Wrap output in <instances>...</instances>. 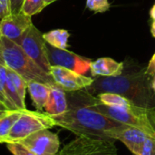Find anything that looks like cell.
<instances>
[{
    "instance_id": "6da1fadb",
    "label": "cell",
    "mask_w": 155,
    "mask_h": 155,
    "mask_svg": "<svg viewBox=\"0 0 155 155\" xmlns=\"http://www.w3.org/2000/svg\"><path fill=\"white\" fill-rule=\"evenodd\" d=\"M69 94L67 111L61 115L52 117L55 126L68 130L77 136L113 141L111 139L113 131L123 124L110 119L94 109L91 105L94 96L88 92L80 90L69 92Z\"/></svg>"
},
{
    "instance_id": "7a4b0ae2",
    "label": "cell",
    "mask_w": 155,
    "mask_h": 155,
    "mask_svg": "<svg viewBox=\"0 0 155 155\" xmlns=\"http://www.w3.org/2000/svg\"><path fill=\"white\" fill-rule=\"evenodd\" d=\"M150 75L145 69L134 73H124L117 76H97L85 91L90 94L112 93L120 94L134 104L142 107L155 106V94Z\"/></svg>"
},
{
    "instance_id": "3957f363",
    "label": "cell",
    "mask_w": 155,
    "mask_h": 155,
    "mask_svg": "<svg viewBox=\"0 0 155 155\" xmlns=\"http://www.w3.org/2000/svg\"><path fill=\"white\" fill-rule=\"evenodd\" d=\"M1 55L4 65L21 75L27 83L36 81L50 86L56 85L50 74L36 64L22 49L11 40L1 36Z\"/></svg>"
},
{
    "instance_id": "277c9868",
    "label": "cell",
    "mask_w": 155,
    "mask_h": 155,
    "mask_svg": "<svg viewBox=\"0 0 155 155\" xmlns=\"http://www.w3.org/2000/svg\"><path fill=\"white\" fill-rule=\"evenodd\" d=\"M91 105L101 114L120 124L134 127L155 140V106L142 107L131 103L127 107H110L94 97Z\"/></svg>"
},
{
    "instance_id": "5b68a950",
    "label": "cell",
    "mask_w": 155,
    "mask_h": 155,
    "mask_svg": "<svg viewBox=\"0 0 155 155\" xmlns=\"http://www.w3.org/2000/svg\"><path fill=\"white\" fill-rule=\"evenodd\" d=\"M55 126L53 118L45 113L22 110L18 119L14 124L9 134L4 139L5 143H19L30 134L41 130Z\"/></svg>"
},
{
    "instance_id": "8992f818",
    "label": "cell",
    "mask_w": 155,
    "mask_h": 155,
    "mask_svg": "<svg viewBox=\"0 0 155 155\" xmlns=\"http://www.w3.org/2000/svg\"><path fill=\"white\" fill-rule=\"evenodd\" d=\"M57 155H117V149L110 140L78 136L65 144Z\"/></svg>"
},
{
    "instance_id": "52a82bcc",
    "label": "cell",
    "mask_w": 155,
    "mask_h": 155,
    "mask_svg": "<svg viewBox=\"0 0 155 155\" xmlns=\"http://www.w3.org/2000/svg\"><path fill=\"white\" fill-rule=\"evenodd\" d=\"M19 45L36 64L49 74L51 65L47 57L45 41L43 34L34 25L24 34Z\"/></svg>"
},
{
    "instance_id": "ba28073f",
    "label": "cell",
    "mask_w": 155,
    "mask_h": 155,
    "mask_svg": "<svg viewBox=\"0 0 155 155\" xmlns=\"http://www.w3.org/2000/svg\"><path fill=\"white\" fill-rule=\"evenodd\" d=\"M48 61L51 66H60L80 74H85L90 71L92 61L88 58L78 55L66 49H58L45 43Z\"/></svg>"
},
{
    "instance_id": "9c48e42d",
    "label": "cell",
    "mask_w": 155,
    "mask_h": 155,
    "mask_svg": "<svg viewBox=\"0 0 155 155\" xmlns=\"http://www.w3.org/2000/svg\"><path fill=\"white\" fill-rule=\"evenodd\" d=\"M35 155H57L60 149V140L56 134L49 129L38 131L19 142Z\"/></svg>"
},
{
    "instance_id": "30bf717a",
    "label": "cell",
    "mask_w": 155,
    "mask_h": 155,
    "mask_svg": "<svg viewBox=\"0 0 155 155\" xmlns=\"http://www.w3.org/2000/svg\"><path fill=\"white\" fill-rule=\"evenodd\" d=\"M49 74L55 84L67 93L86 89L94 81L91 77L60 66H51Z\"/></svg>"
},
{
    "instance_id": "8fae6325",
    "label": "cell",
    "mask_w": 155,
    "mask_h": 155,
    "mask_svg": "<svg viewBox=\"0 0 155 155\" xmlns=\"http://www.w3.org/2000/svg\"><path fill=\"white\" fill-rule=\"evenodd\" d=\"M32 25L31 16L22 12L10 13L0 20V35L19 45L22 36Z\"/></svg>"
},
{
    "instance_id": "7c38bea8",
    "label": "cell",
    "mask_w": 155,
    "mask_h": 155,
    "mask_svg": "<svg viewBox=\"0 0 155 155\" xmlns=\"http://www.w3.org/2000/svg\"><path fill=\"white\" fill-rule=\"evenodd\" d=\"M148 137L149 136L142 131L125 124H122L117 127L111 134V139L113 141L117 140L122 142L134 155L140 154L141 150Z\"/></svg>"
},
{
    "instance_id": "4fadbf2b",
    "label": "cell",
    "mask_w": 155,
    "mask_h": 155,
    "mask_svg": "<svg viewBox=\"0 0 155 155\" xmlns=\"http://www.w3.org/2000/svg\"><path fill=\"white\" fill-rule=\"evenodd\" d=\"M45 112L51 117L58 116L65 113L68 109V100L66 92L58 85L50 86L49 96L45 105Z\"/></svg>"
},
{
    "instance_id": "5bb4252c",
    "label": "cell",
    "mask_w": 155,
    "mask_h": 155,
    "mask_svg": "<svg viewBox=\"0 0 155 155\" xmlns=\"http://www.w3.org/2000/svg\"><path fill=\"white\" fill-rule=\"evenodd\" d=\"M124 63H118L110 57H101L91 63L90 72L93 76H117L123 74Z\"/></svg>"
},
{
    "instance_id": "9a60e30c",
    "label": "cell",
    "mask_w": 155,
    "mask_h": 155,
    "mask_svg": "<svg viewBox=\"0 0 155 155\" xmlns=\"http://www.w3.org/2000/svg\"><path fill=\"white\" fill-rule=\"evenodd\" d=\"M27 91L35 108L39 112L44 110L49 96L50 85L36 81H30L27 83Z\"/></svg>"
},
{
    "instance_id": "2e32d148",
    "label": "cell",
    "mask_w": 155,
    "mask_h": 155,
    "mask_svg": "<svg viewBox=\"0 0 155 155\" xmlns=\"http://www.w3.org/2000/svg\"><path fill=\"white\" fill-rule=\"evenodd\" d=\"M70 34L65 29H54L43 34L45 43L58 49H66Z\"/></svg>"
},
{
    "instance_id": "e0dca14e",
    "label": "cell",
    "mask_w": 155,
    "mask_h": 155,
    "mask_svg": "<svg viewBox=\"0 0 155 155\" xmlns=\"http://www.w3.org/2000/svg\"><path fill=\"white\" fill-rule=\"evenodd\" d=\"M99 103L110 107H116V108H124L127 107L132 102L129 101L127 98L112 93H102L97 94L96 96Z\"/></svg>"
},
{
    "instance_id": "ac0fdd59",
    "label": "cell",
    "mask_w": 155,
    "mask_h": 155,
    "mask_svg": "<svg viewBox=\"0 0 155 155\" xmlns=\"http://www.w3.org/2000/svg\"><path fill=\"white\" fill-rule=\"evenodd\" d=\"M22 110L15 111H8L5 115L0 118V140L2 143H4V139L9 134L14 124L18 119Z\"/></svg>"
},
{
    "instance_id": "d6986e66",
    "label": "cell",
    "mask_w": 155,
    "mask_h": 155,
    "mask_svg": "<svg viewBox=\"0 0 155 155\" xmlns=\"http://www.w3.org/2000/svg\"><path fill=\"white\" fill-rule=\"evenodd\" d=\"M6 72H7V75L9 76L13 85L15 86V90L17 91L20 98L22 99L23 102H25V94H26V90H27V82L17 73L14 72L13 70H11L7 67H6Z\"/></svg>"
},
{
    "instance_id": "ffe728a7",
    "label": "cell",
    "mask_w": 155,
    "mask_h": 155,
    "mask_svg": "<svg viewBox=\"0 0 155 155\" xmlns=\"http://www.w3.org/2000/svg\"><path fill=\"white\" fill-rule=\"evenodd\" d=\"M45 6L44 0H24L21 12L32 17L33 15L39 14Z\"/></svg>"
},
{
    "instance_id": "44dd1931",
    "label": "cell",
    "mask_w": 155,
    "mask_h": 155,
    "mask_svg": "<svg viewBox=\"0 0 155 155\" xmlns=\"http://www.w3.org/2000/svg\"><path fill=\"white\" fill-rule=\"evenodd\" d=\"M86 7L95 13H104L110 8L108 0H86Z\"/></svg>"
},
{
    "instance_id": "7402d4cb",
    "label": "cell",
    "mask_w": 155,
    "mask_h": 155,
    "mask_svg": "<svg viewBox=\"0 0 155 155\" xmlns=\"http://www.w3.org/2000/svg\"><path fill=\"white\" fill-rule=\"evenodd\" d=\"M8 151L13 155H35L19 143H6Z\"/></svg>"
},
{
    "instance_id": "603a6c76",
    "label": "cell",
    "mask_w": 155,
    "mask_h": 155,
    "mask_svg": "<svg viewBox=\"0 0 155 155\" xmlns=\"http://www.w3.org/2000/svg\"><path fill=\"white\" fill-rule=\"evenodd\" d=\"M139 155H155V140L148 137Z\"/></svg>"
},
{
    "instance_id": "cb8c5ba5",
    "label": "cell",
    "mask_w": 155,
    "mask_h": 155,
    "mask_svg": "<svg viewBox=\"0 0 155 155\" xmlns=\"http://www.w3.org/2000/svg\"><path fill=\"white\" fill-rule=\"evenodd\" d=\"M10 13V0H0V20Z\"/></svg>"
},
{
    "instance_id": "d4e9b609",
    "label": "cell",
    "mask_w": 155,
    "mask_h": 155,
    "mask_svg": "<svg viewBox=\"0 0 155 155\" xmlns=\"http://www.w3.org/2000/svg\"><path fill=\"white\" fill-rule=\"evenodd\" d=\"M24 0H10V10L12 14L21 12V7Z\"/></svg>"
},
{
    "instance_id": "484cf974",
    "label": "cell",
    "mask_w": 155,
    "mask_h": 155,
    "mask_svg": "<svg viewBox=\"0 0 155 155\" xmlns=\"http://www.w3.org/2000/svg\"><path fill=\"white\" fill-rule=\"evenodd\" d=\"M145 73L150 76H153V74H155V53L153 57L151 58L147 67L145 68Z\"/></svg>"
},
{
    "instance_id": "4316f807",
    "label": "cell",
    "mask_w": 155,
    "mask_h": 155,
    "mask_svg": "<svg viewBox=\"0 0 155 155\" xmlns=\"http://www.w3.org/2000/svg\"><path fill=\"white\" fill-rule=\"evenodd\" d=\"M150 15L153 18V20H155V4L153 5V6L152 7L151 11H150Z\"/></svg>"
},
{
    "instance_id": "83f0119b",
    "label": "cell",
    "mask_w": 155,
    "mask_h": 155,
    "mask_svg": "<svg viewBox=\"0 0 155 155\" xmlns=\"http://www.w3.org/2000/svg\"><path fill=\"white\" fill-rule=\"evenodd\" d=\"M151 33L153 35V36L155 37V20H153V24H152V26H151Z\"/></svg>"
},
{
    "instance_id": "f1b7e54d",
    "label": "cell",
    "mask_w": 155,
    "mask_h": 155,
    "mask_svg": "<svg viewBox=\"0 0 155 155\" xmlns=\"http://www.w3.org/2000/svg\"><path fill=\"white\" fill-rule=\"evenodd\" d=\"M152 87H153V90L155 94V74L153 75V80H152Z\"/></svg>"
},
{
    "instance_id": "f546056e",
    "label": "cell",
    "mask_w": 155,
    "mask_h": 155,
    "mask_svg": "<svg viewBox=\"0 0 155 155\" xmlns=\"http://www.w3.org/2000/svg\"><path fill=\"white\" fill-rule=\"evenodd\" d=\"M56 0H44V3H45V5L47 6L48 5H50V4H52V3H54V2H55Z\"/></svg>"
},
{
    "instance_id": "4dcf8cb0",
    "label": "cell",
    "mask_w": 155,
    "mask_h": 155,
    "mask_svg": "<svg viewBox=\"0 0 155 155\" xmlns=\"http://www.w3.org/2000/svg\"><path fill=\"white\" fill-rule=\"evenodd\" d=\"M0 111H9V110L0 102Z\"/></svg>"
},
{
    "instance_id": "1f68e13d",
    "label": "cell",
    "mask_w": 155,
    "mask_h": 155,
    "mask_svg": "<svg viewBox=\"0 0 155 155\" xmlns=\"http://www.w3.org/2000/svg\"><path fill=\"white\" fill-rule=\"evenodd\" d=\"M0 39H1V35H0ZM0 65H4V61H3L2 55H1V41H0Z\"/></svg>"
},
{
    "instance_id": "d6a6232c",
    "label": "cell",
    "mask_w": 155,
    "mask_h": 155,
    "mask_svg": "<svg viewBox=\"0 0 155 155\" xmlns=\"http://www.w3.org/2000/svg\"><path fill=\"white\" fill-rule=\"evenodd\" d=\"M7 112H8V111H0V118L3 117L4 115H5Z\"/></svg>"
}]
</instances>
